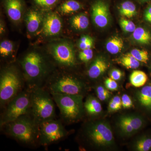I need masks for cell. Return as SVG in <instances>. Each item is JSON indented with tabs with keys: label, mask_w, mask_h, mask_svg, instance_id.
<instances>
[{
	"label": "cell",
	"mask_w": 151,
	"mask_h": 151,
	"mask_svg": "<svg viewBox=\"0 0 151 151\" xmlns=\"http://www.w3.org/2000/svg\"><path fill=\"white\" fill-rule=\"evenodd\" d=\"M7 135L27 145L38 143L39 125L29 114L19 117L1 127Z\"/></svg>",
	"instance_id": "obj_1"
},
{
	"label": "cell",
	"mask_w": 151,
	"mask_h": 151,
	"mask_svg": "<svg viewBox=\"0 0 151 151\" xmlns=\"http://www.w3.org/2000/svg\"><path fill=\"white\" fill-rule=\"evenodd\" d=\"M30 90L29 115L35 122L39 125L55 119V102L51 94L43 87H37Z\"/></svg>",
	"instance_id": "obj_2"
},
{
	"label": "cell",
	"mask_w": 151,
	"mask_h": 151,
	"mask_svg": "<svg viewBox=\"0 0 151 151\" xmlns=\"http://www.w3.org/2000/svg\"><path fill=\"white\" fill-rule=\"evenodd\" d=\"M21 64L29 89L43 87L48 67L43 56L36 52H31L24 57Z\"/></svg>",
	"instance_id": "obj_3"
},
{
	"label": "cell",
	"mask_w": 151,
	"mask_h": 151,
	"mask_svg": "<svg viewBox=\"0 0 151 151\" xmlns=\"http://www.w3.org/2000/svg\"><path fill=\"white\" fill-rule=\"evenodd\" d=\"M30 105V89H23L3 108L0 120L1 127L29 114Z\"/></svg>",
	"instance_id": "obj_4"
},
{
	"label": "cell",
	"mask_w": 151,
	"mask_h": 151,
	"mask_svg": "<svg viewBox=\"0 0 151 151\" xmlns=\"http://www.w3.org/2000/svg\"><path fill=\"white\" fill-rule=\"evenodd\" d=\"M23 80L13 67L3 70L0 76V104L3 108L22 91Z\"/></svg>",
	"instance_id": "obj_5"
},
{
	"label": "cell",
	"mask_w": 151,
	"mask_h": 151,
	"mask_svg": "<svg viewBox=\"0 0 151 151\" xmlns=\"http://www.w3.org/2000/svg\"><path fill=\"white\" fill-rule=\"evenodd\" d=\"M51 95L64 122L71 123L80 117L82 112L81 95L58 93H53Z\"/></svg>",
	"instance_id": "obj_6"
},
{
	"label": "cell",
	"mask_w": 151,
	"mask_h": 151,
	"mask_svg": "<svg viewBox=\"0 0 151 151\" xmlns=\"http://www.w3.org/2000/svg\"><path fill=\"white\" fill-rule=\"evenodd\" d=\"M44 86H46L45 89L51 94L81 95L84 89L82 82L70 75L61 76L48 82Z\"/></svg>",
	"instance_id": "obj_7"
},
{
	"label": "cell",
	"mask_w": 151,
	"mask_h": 151,
	"mask_svg": "<svg viewBox=\"0 0 151 151\" xmlns=\"http://www.w3.org/2000/svg\"><path fill=\"white\" fill-rule=\"evenodd\" d=\"M68 132L61 122L55 119L39 125L38 144L47 146L63 139Z\"/></svg>",
	"instance_id": "obj_8"
},
{
	"label": "cell",
	"mask_w": 151,
	"mask_h": 151,
	"mask_svg": "<svg viewBox=\"0 0 151 151\" xmlns=\"http://www.w3.org/2000/svg\"><path fill=\"white\" fill-rule=\"evenodd\" d=\"M85 133L88 139L96 146H110L114 141L111 129L106 123H90L86 127Z\"/></svg>",
	"instance_id": "obj_9"
},
{
	"label": "cell",
	"mask_w": 151,
	"mask_h": 151,
	"mask_svg": "<svg viewBox=\"0 0 151 151\" xmlns=\"http://www.w3.org/2000/svg\"><path fill=\"white\" fill-rule=\"evenodd\" d=\"M50 51L55 62L59 65L68 67L75 65V53L70 43L63 42L54 44L50 46Z\"/></svg>",
	"instance_id": "obj_10"
},
{
	"label": "cell",
	"mask_w": 151,
	"mask_h": 151,
	"mask_svg": "<svg viewBox=\"0 0 151 151\" xmlns=\"http://www.w3.org/2000/svg\"><path fill=\"white\" fill-rule=\"evenodd\" d=\"M92 17L93 22L98 27L107 26L109 22V11L107 4L102 1H97L92 5Z\"/></svg>",
	"instance_id": "obj_11"
},
{
	"label": "cell",
	"mask_w": 151,
	"mask_h": 151,
	"mask_svg": "<svg viewBox=\"0 0 151 151\" xmlns=\"http://www.w3.org/2000/svg\"><path fill=\"white\" fill-rule=\"evenodd\" d=\"M42 24V33L46 36L58 35L62 30V20L54 13L47 14L43 19Z\"/></svg>",
	"instance_id": "obj_12"
},
{
	"label": "cell",
	"mask_w": 151,
	"mask_h": 151,
	"mask_svg": "<svg viewBox=\"0 0 151 151\" xmlns=\"http://www.w3.org/2000/svg\"><path fill=\"white\" fill-rule=\"evenodd\" d=\"M5 7L10 19L15 23L21 20L23 12L22 0H5Z\"/></svg>",
	"instance_id": "obj_13"
},
{
	"label": "cell",
	"mask_w": 151,
	"mask_h": 151,
	"mask_svg": "<svg viewBox=\"0 0 151 151\" xmlns=\"http://www.w3.org/2000/svg\"><path fill=\"white\" fill-rule=\"evenodd\" d=\"M142 124V119L135 116H124L120 119L119 122V127L122 132L128 134L137 131Z\"/></svg>",
	"instance_id": "obj_14"
},
{
	"label": "cell",
	"mask_w": 151,
	"mask_h": 151,
	"mask_svg": "<svg viewBox=\"0 0 151 151\" xmlns=\"http://www.w3.org/2000/svg\"><path fill=\"white\" fill-rule=\"evenodd\" d=\"M43 19L40 13L35 10H31L27 15L26 22L28 32L30 33L36 32L40 27Z\"/></svg>",
	"instance_id": "obj_15"
},
{
	"label": "cell",
	"mask_w": 151,
	"mask_h": 151,
	"mask_svg": "<svg viewBox=\"0 0 151 151\" xmlns=\"http://www.w3.org/2000/svg\"><path fill=\"white\" fill-rule=\"evenodd\" d=\"M108 67V64L105 60L102 58H97L88 69V76L92 79H96L102 75L107 70Z\"/></svg>",
	"instance_id": "obj_16"
},
{
	"label": "cell",
	"mask_w": 151,
	"mask_h": 151,
	"mask_svg": "<svg viewBox=\"0 0 151 151\" xmlns=\"http://www.w3.org/2000/svg\"><path fill=\"white\" fill-rule=\"evenodd\" d=\"M85 111L91 115H95L101 113L102 105L99 101L94 97L90 96L86 99L84 103Z\"/></svg>",
	"instance_id": "obj_17"
},
{
	"label": "cell",
	"mask_w": 151,
	"mask_h": 151,
	"mask_svg": "<svg viewBox=\"0 0 151 151\" xmlns=\"http://www.w3.org/2000/svg\"><path fill=\"white\" fill-rule=\"evenodd\" d=\"M124 45V41L121 37L114 36L107 42L106 48L108 52L111 54H116L121 52Z\"/></svg>",
	"instance_id": "obj_18"
},
{
	"label": "cell",
	"mask_w": 151,
	"mask_h": 151,
	"mask_svg": "<svg viewBox=\"0 0 151 151\" xmlns=\"http://www.w3.org/2000/svg\"><path fill=\"white\" fill-rule=\"evenodd\" d=\"M70 24L75 29L83 30L86 29L89 26V19L87 16L84 14H79L71 18Z\"/></svg>",
	"instance_id": "obj_19"
},
{
	"label": "cell",
	"mask_w": 151,
	"mask_h": 151,
	"mask_svg": "<svg viewBox=\"0 0 151 151\" xmlns=\"http://www.w3.org/2000/svg\"><path fill=\"white\" fill-rule=\"evenodd\" d=\"M133 37L137 42L142 44H148L151 41L150 33L142 27L136 28L133 32Z\"/></svg>",
	"instance_id": "obj_20"
},
{
	"label": "cell",
	"mask_w": 151,
	"mask_h": 151,
	"mask_svg": "<svg viewBox=\"0 0 151 151\" xmlns=\"http://www.w3.org/2000/svg\"><path fill=\"white\" fill-rule=\"evenodd\" d=\"M81 8L80 3L75 0H68L60 6L59 11L62 14H68L75 12Z\"/></svg>",
	"instance_id": "obj_21"
},
{
	"label": "cell",
	"mask_w": 151,
	"mask_h": 151,
	"mask_svg": "<svg viewBox=\"0 0 151 151\" xmlns=\"http://www.w3.org/2000/svg\"><path fill=\"white\" fill-rule=\"evenodd\" d=\"M148 77L145 72L141 70H134L130 76L131 84L135 87H139L144 86L147 81Z\"/></svg>",
	"instance_id": "obj_22"
},
{
	"label": "cell",
	"mask_w": 151,
	"mask_h": 151,
	"mask_svg": "<svg viewBox=\"0 0 151 151\" xmlns=\"http://www.w3.org/2000/svg\"><path fill=\"white\" fill-rule=\"evenodd\" d=\"M119 12L122 16L131 18L137 14L136 6L130 1H126L121 4L119 9Z\"/></svg>",
	"instance_id": "obj_23"
},
{
	"label": "cell",
	"mask_w": 151,
	"mask_h": 151,
	"mask_svg": "<svg viewBox=\"0 0 151 151\" xmlns=\"http://www.w3.org/2000/svg\"><path fill=\"white\" fill-rule=\"evenodd\" d=\"M139 100L143 106L151 109V86L143 87L139 94Z\"/></svg>",
	"instance_id": "obj_24"
},
{
	"label": "cell",
	"mask_w": 151,
	"mask_h": 151,
	"mask_svg": "<svg viewBox=\"0 0 151 151\" xmlns=\"http://www.w3.org/2000/svg\"><path fill=\"white\" fill-rule=\"evenodd\" d=\"M120 63L128 69H135L140 65L139 61L137 60L131 53H128L122 57Z\"/></svg>",
	"instance_id": "obj_25"
},
{
	"label": "cell",
	"mask_w": 151,
	"mask_h": 151,
	"mask_svg": "<svg viewBox=\"0 0 151 151\" xmlns=\"http://www.w3.org/2000/svg\"><path fill=\"white\" fill-rule=\"evenodd\" d=\"M14 45L11 41H3L0 44V54L2 57H9L13 51Z\"/></svg>",
	"instance_id": "obj_26"
},
{
	"label": "cell",
	"mask_w": 151,
	"mask_h": 151,
	"mask_svg": "<svg viewBox=\"0 0 151 151\" xmlns=\"http://www.w3.org/2000/svg\"><path fill=\"white\" fill-rule=\"evenodd\" d=\"M130 53L139 62L147 63L149 60L148 53L146 50L135 49L132 50Z\"/></svg>",
	"instance_id": "obj_27"
},
{
	"label": "cell",
	"mask_w": 151,
	"mask_h": 151,
	"mask_svg": "<svg viewBox=\"0 0 151 151\" xmlns=\"http://www.w3.org/2000/svg\"><path fill=\"white\" fill-rule=\"evenodd\" d=\"M136 150L139 151H148L151 149V139L143 138L138 141L136 145Z\"/></svg>",
	"instance_id": "obj_28"
},
{
	"label": "cell",
	"mask_w": 151,
	"mask_h": 151,
	"mask_svg": "<svg viewBox=\"0 0 151 151\" xmlns=\"http://www.w3.org/2000/svg\"><path fill=\"white\" fill-rule=\"evenodd\" d=\"M122 98L116 96L111 99L108 106L109 112H116L122 109Z\"/></svg>",
	"instance_id": "obj_29"
},
{
	"label": "cell",
	"mask_w": 151,
	"mask_h": 151,
	"mask_svg": "<svg viewBox=\"0 0 151 151\" xmlns=\"http://www.w3.org/2000/svg\"><path fill=\"white\" fill-rule=\"evenodd\" d=\"M120 24L122 29L125 32H133L136 29L134 23L127 19H121L120 21Z\"/></svg>",
	"instance_id": "obj_30"
},
{
	"label": "cell",
	"mask_w": 151,
	"mask_h": 151,
	"mask_svg": "<svg viewBox=\"0 0 151 151\" xmlns=\"http://www.w3.org/2000/svg\"><path fill=\"white\" fill-rule=\"evenodd\" d=\"M93 57V51L91 49L81 50L78 55V58L81 61L85 63L89 62Z\"/></svg>",
	"instance_id": "obj_31"
},
{
	"label": "cell",
	"mask_w": 151,
	"mask_h": 151,
	"mask_svg": "<svg viewBox=\"0 0 151 151\" xmlns=\"http://www.w3.org/2000/svg\"><path fill=\"white\" fill-rule=\"evenodd\" d=\"M97 97L101 101L107 100L110 96V93L107 89L102 86H97L96 88Z\"/></svg>",
	"instance_id": "obj_32"
},
{
	"label": "cell",
	"mask_w": 151,
	"mask_h": 151,
	"mask_svg": "<svg viewBox=\"0 0 151 151\" xmlns=\"http://www.w3.org/2000/svg\"><path fill=\"white\" fill-rule=\"evenodd\" d=\"M59 0H34L37 5L45 8H49L54 6Z\"/></svg>",
	"instance_id": "obj_33"
},
{
	"label": "cell",
	"mask_w": 151,
	"mask_h": 151,
	"mask_svg": "<svg viewBox=\"0 0 151 151\" xmlns=\"http://www.w3.org/2000/svg\"><path fill=\"white\" fill-rule=\"evenodd\" d=\"M105 86L108 90L116 91L118 89V84L115 80L111 78H107L105 82Z\"/></svg>",
	"instance_id": "obj_34"
},
{
	"label": "cell",
	"mask_w": 151,
	"mask_h": 151,
	"mask_svg": "<svg viewBox=\"0 0 151 151\" xmlns=\"http://www.w3.org/2000/svg\"><path fill=\"white\" fill-rule=\"evenodd\" d=\"M122 107L125 109H128L133 107V102L131 98L127 94H124L122 97Z\"/></svg>",
	"instance_id": "obj_35"
},
{
	"label": "cell",
	"mask_w": 151,
	"mask_h": 151,
	"mask_svg": "<svg viewBox=\"0 0 151 151\" xmlns=\"http://www.w3.org/2000/svg\"><path fill=\"white\" fill-rule=\"evenodd\" d=\"M122 75L123 74H122V72L121 70L119 69H114L111 71V73H110V77L113 80L117 81V80H119L121 79Z\"/></svg>",
	"instance_id": "obj_36"
},
{
	"label": "cell",
	"mask_w": 151,
	"mask_h": 151,
	"mask_svg": "<svg viewBox=\"0 0 151 151\" xmlns=\"http://www.w3.org/2000/svg\"><path fill=\"white\" fill-rule=\"evenodd\" d=\"M145 19L147 22L151 23V6L147 9L145 14Z\"/></svg>",
	"instance_id": "obj_37"
},
{
	"label": "cell",
	"mask_w": 151,
	"mask_h": 151,
	"mask_svg": "<svg viewBox=\"0 0 151 151\" xmlns=\"http://www.w3.org/2000/svg\"><path fill=\"white\" fill-rule=\"evenodd\" d=\"M92 37L90 38V39L89 40L87 41L86 42H79V43H78V46H79V48L81 50H84L86 49H87V45H88V44L89 42L91 41V40H92Z\"/></svg>",
	"instance_id": "obj_38"
},
{
	"label": "cell",
	"mask_w": 151,
	"mask_h": 151,
	"mask_svg": "<svg viewBox=\"0 0 151 151\" xmlns=\"http://www.w3.org/2000/svg\"><path fill=\"white\" fill-rule=\"evenodd\" d=\"M4 32V27L1 22V34H3V33Z\"/></svg>",
	"instance_id": "obj_39"
},
{
	"label": "cell",
	"mask_w": 151,
	"mask_h": 151,
	"mask_svg": "<svg viewBox=\"0 0 151 151\" xmlns=\"http://www.w3.org/2000/svg\"><path fill=\"white\" fill-rule=\"evenodd\" d=\"M143 1H147V0H143Z\"/></svg>",
	"instance_id": "obj_40"
}]
</instances>
